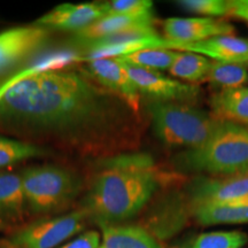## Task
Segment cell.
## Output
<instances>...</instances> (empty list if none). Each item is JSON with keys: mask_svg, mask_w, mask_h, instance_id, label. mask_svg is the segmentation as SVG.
Listing matches in <instances>:
<instances>
[{"mask_svg": "<svg viewBox=\"0 0 248 248\" xmlns=\"http://www.w3.org/2000/svg\"><path fill=\"white\" fill-rule=\"evenodd\" d=\"M106 16L104 2L100 4H62L36 21L37 26L76 32L99 18Z\"/></svg>", "mask_w": 248, "mask_h": 248, "instance_id": "obj_12", "label": "cell"}, {"mask_svg": "<svg viewBox=\"0 0 248 248\" xmlns=\"http://www.w3.org/2000/svg\"><path fill=\"white\" fill-rule=\"evenodd\" d=\"M159 184L151 155L116 154L100 162L80 209L100 228L123 225L146 207Z\"/></svg>", "mask_w": 248, "mask_h": 248, "instance_id": "obj_2", "label": "cell"}, {"mask_svg": "<svg viewBox=\"0 0 248 248\" xmlns=\"http://www.w3.org/2000/svg\"><path fill=\"white\" fill-rule=\"evenodd\" d=\"M212 62L210 59L201 54L193 52H179L168 71L171 76L186 82H202L208 75Z\"/></svg>", "mask_w": 248, "mask_h": 248, "instance_id": "obj_19", "label": "cell"}, {"mask_svg": "<svg viewBox=\"0 0 248 248\" xmlns=\"http://www.w3.org/2000/svg\"><path fill=\"white\" fill-rule=\"evenodd\" d=\"M179 51L168 48H146L137 51L135 53L124 55L119 59L126 63L146 69L163 71L169 70L175 62Z\"/></svg>", "mask_w": 248, "mask_h": 248, "instance_id": "obj_22", "label": "cell"}, {"mask_svg": "<svg viewBox=\"0 0 248 248\" xmlns=\"http://www.w3.org/2000/svg\"><path fill=\"white\" fill-rule=\"evenodd\" d=\"M248 235L241 231H214L198 235L190 248H243Z\"/></svg>", "mask_w": 248, "mask_h": 248, "instance_id": "obj_23", "label": "cell"}, {"mask_svg": "<svg viewBox=\"0 0 248 248\" xmlns=\"http://www.w3.org/2000/svg\"><path fill=\"white\" fill-rule=\"evenodd\" d=\"M229 15L246 21L248 23V0L229 1Z\"/></svg>", "mask_w": 248, "mask_h": 248, "instance_id": "obj_27", "label": "cell"}, {"mask_svg": "<svg viewBox=\"0 0 248 248\" xmlns=\"http://www.w3.org/2000/svg\"><path fill=\"white\" fill-rule=\"evenodd\" d=\"M106 15H147L153 13L151 0H113L104 2Z\"/></svg>", "mask_w": 248, "mask_h": 248, "instance_id": "obj_25", "label": "cell"}, {"mask_svg": "<svg viewBox=\"0 0 248 248\" xmlns=\"http://www.w3.org/2000/svg\"><path fill=\"white\" fill-rule=\"evenodd\" d=\"M101 244V233L95 230L82 232L58 248H98Z\"/></svg>", "mask_w": 248, "mask_h": 248, "instance_id": "obj_26", "label": "cell"}, {"mask_svg": "<svg viewBox=\"0 0 248 248\" xmlns=\"http://www.w3.org/2000/svg\"><path fill=\"white\" fill-rule=\"evenodd\" d=\"M219 90L235 89L248 82V66L213 61L206 79Z\"/></svg>", "mask_w": 248, "mask_h": 248, "instance_id": "obj_20", "label": "cell"}, {"mask_svg": "<svg viewBox=\"0 0 248 248\" xmlns=\"http://www.w3.org/2000/svg\"><path fill=\"white\" fill-rule=\"evenodd\" d=\"M193 216L199 224L206 226L248 223V203L198 206L193 208Z\"/></svg>", "mask_w": 248, "mask_h": 248, "instance_id": "obj_18", "label": "cell"}, {"mask_svg": "<svg viewBox=\"0 0 248 248\" xmlns=\"http://www.w3.org/2000/svg\"><path fill=\"white\" fill-rule=\"evenodd\" d=\"M153 132L163 145L192 150L206 144L222 120L185 102H147Z\"/></svg>", "mask_w": 248, "mask_h": 248, "instance_id": "obj_4", "label": "cell"}, {"mask_svg": "<svg viewBox=\"0 0 248 248\" xmlns=\"http://www.w3.org/2000/svg\"><path fill=\"white\" fill-rule=\"evenodd\" d=\"M177 4L185 11L208 17L229 15V1L226 0H182Z\"/></svg>", "mask_w": 248, "mask_h": 248, "instance_id": "obj_24", "label": "cell"}, {"mask_svg": "<svg viewBox=\"0 0 248 248\" xmlns=\"http://www.w3.org/2000/svg\"><path fill=\"white\" fill-rule=\"evenodd\" d=\"M154 24V14L147 15H106L99 18L84 29L74 33L78 44H85L92 40L122 32L137 27H148Z\"/></svg>", "mask_w": 248, "mask_h": 248, "instance_id": "obj_15", "label": "cell"}, {"mask_svg": "<svg viewBox=\"0 0 248 248\" xmlns=\"http://www.w3.org/2000/svg\"><path fill=\"white\" fill-rule=\"evenodd\" d=\"M171 49L193 52L217 62L248 66V40L232 35L213 37L192 44L173 45Z\"/></svg>", "mask_w": 248, "mask_h": 248, "instance_id": "obj_13", "label": "cell"}, {"mask_svg": "<svg viewBox=\"0 0 248 248\" xmlns=\"http://www.w3.org/2000/svg\"><path fill=\"white\" fill-rule=\"evenodd\" d=\"M234 28L213 17H170L163 22L166 48L173 45L192 44L217 36H230Z\"/></svg>", "mask_w": 248, "mask_h": 248, "instance_id": "obj_10", "label": "cell"}, {"mask_svg": "<svg viewBox=\"0 0 248 248\" xmlns=\"http://www.w3.org/2000/svg\"><path fill=\"white\" fill-rule=\"evenodd\" d=\"M86 222L88 217L82 209L39 217L15 230L6 241L11 248H58L82 233Z\"/></svg>", "mask_w": 248, "mask_h": 248, "instance_id": "obj_6", "label": "cell"}, {"mask_svg": "<svg viewBox=\"0 0 248 248\" xmlns=\"http://www.w3.org/2000/svg\"><path fill=\"white\" fill-rule=\"evenodd\" d=\"M192 207L248 203V172L226 178H198L190 186Z\"/></svg>", "mask_w": 248, "mask_h": 248, "instance_id": "obj_9", "label": "cell"}, {"mask_svg": "<svg viewBox=\"0 0 248 248\" xmlns=\"http://www.w3.org/2000/svg\"><path fill=\"white\" fill-rule=\"evenodd\" d=\"M191 245L188 244H182V245H177V246H173L171 248H190Z\"/></svg>", "mask_w": 248, "mask_h": 248, "instance_id": "obj_29", "label": "cell"}, {"mask_svg": "<svg viewBox=\"0 0 248 248\" xmlns=\"http://www.w3.org/2000/svg\"><path fill=\"white\" fill-rule=\"evenodd\" d=\"M177 169L214 176H234L248 172V128L223 121L202 146L176 155Z\"/></svg>", "mask_w": 248, "mask_h": 248, "instance_id": "obj_3", "label": "cell"}, {"mask_svg": "<svg viewBox=\"0 0 248 248\" xmlns=\"http://www.w3.org/2000/svg\"><path fill=\"white\" fill-rule=\"evenodd\" d=\"M213 111L219 120L248 125V88L218 90L210 99Z\"/></svg>", "mask_w": 248, "mask_h": 248, "instance_id": "obj_17", "label": "cell"}, {"mask_svg": "<svg viewBox=\"0 0 248 248\" xmlns=\"http://www.w3.org/2000/svg\"><path fill=\"white\" fill-rule=\"evenodd\" d=\"M0 248H11V247H9L7 241L2 240V241H0Z\"/></svg>", "mask_w": 248, "mask_h": 248, "instance_id": "obj_28", "label": "cell"}, {"mask_svg": "<svg viewBox=\"0 0 248 248\" xmlns=\"http://www.w3.org/2000/svg\"><path fill=\"white\" fill-rule=\"evenodd\" d=\"M86 69L88 75L99 85L125 102L133 113H138L141 94L120 59H97L88 61Z\"/></svg>", "mask_w": 248, "mask_h": 248, "instance_id": "obj_11", "label": "cell"}, {"mask_svg": "<svg viewBox=\"0 0 248 248\" xmlns=\"http://www.w3.org/2000/svg\"><path fill=\"white\" fill-rule=\"evenodd\" d=\"M121 61L140 94L147 97L150 100L186 102L194 100L199 93L197 86L169 78L161 71L132 66L123 60Z\"/></svg>", "mask_w": 248, "mask_h": 248, "instance_id": "obj_8", "label": "cell"}, {"mask_svg": "<svg viewBox=\"0 0 248 248\" xmlns=\"http://www.w3.org/2000/svg\"><path fill=\"white\" fill-rule=\"evenodd\" d=\"M130 114L125 102L82 74L48 70L0 86V132L23 141L100 151L123 145Z\"/></svg>", "mask_w": 248, "mask_h": 248, "instance_id": "obj_1", "label": "cell"}, {"mask_svg": "<svg viewBox=\"0 0 248 248\" xmlns=\"http://www.w3.org/2000/svg\"><path fill=\"white\" fill-rule=\"evenodd\" d=\"M98 248H161L159 241L142 226H102Z\"/></svg>", "mask_w": 248, "mask_h": 248, "instance_id": "obj_16", "label": "cell"}, {"mask_svg": "<svg viewBox=\"0 0 248 248\" xmlns=\"http://www.w3.org/2000/svg\"><path fill=\"white\" fill-rule=\"evenodd\" d=\"M46 154V150L32 142L11 139L0 136V170L22 162L24 160L39 157Z\"/></svg>", "mask_w": 248, "mask_h": 248, "instance_id": "obj_21", "label": "cell"}, {"mask_svg": "<svg viewBox=\"0 0 248 248\" xmlns=\"http://www.w3.org/2000/svg\"><path fill=\"white\" fill-rule=\"evenodd\" d=\"M0 230H1V229H0Z\"/></svg>", "mask_w": 248, "mask_h": 248, "instance_id": "obj_30", "label": "cell"}, {"mask_svg": "<svg viewBox=\"0 0 248 248\" xmlns=\"http://www.w3.org/2000/svg\"><path fill=\"white\" fill-rule=\"evenodd\" d=\"M29 215L63 214L77 199L82 181L75 172L58 166H31L20 172Z\"/></svg>", "mask_w": 248, "mask_h": 248, "instance_id": "obj_5", "label": "cell"}, {"mask_svg": "<svg viewBox=\"0 0 248 248\" xmlns=\"http://www.w3.org/2000/svg\"><path fill=\"white\" fill-rule=\"evenodd\" d=\"M49 30L45 27H15L0 32V78L12 73L47 45Z\"/></svg>", "mask_w": 248, "mask_h": 248, "instance_id": "obj_7", "label": "cell"}, {"mask_svg": "<svg viewBox=\"0 0 248 248\" xmlns=\"http://www.w3.org/2000/svg\"><path fill=\"white\" fill-rule=\"evenodd\" d=\"M29 215L20 173L0 171V229L22 223Z\"/></svg>", "mask_w": 248, "mask_h": 248, "instance_id": "obj_14", "label": "cell"}]
</instances>
